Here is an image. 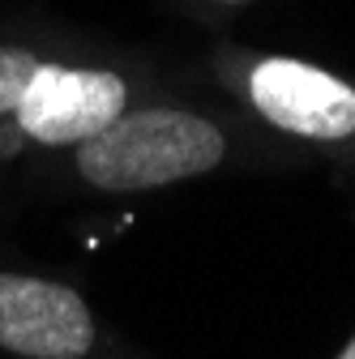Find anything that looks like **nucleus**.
Listing matches in <instances>:
<instances>
[{"instance_id": "nucleus-1", "label": "nucleus", "mask_w": 355, "mask_h": 359, "mask_svg": "<svg viewBox=\"0 0 355 359\" xmlns=\"http://www.w3.org/2000/svg\"><path fill=\"white\" fill-rule=\"evenodd\" d=\"M223 150V133L210 120L175 107H146L133 116L120 111L107 128L86 137L77 146V171L107 193H146L218 167Z\"/></svg>"}, {"instance_id": "nucleus-2", "label": "nucleus", "mask_w": 355, "mask_h": 359, "mask_svg": "<svg viewBox=\"0 0 355 359\" xmlns=\"http://www.w3.org/2000/svg\"><path fill=\"white\" fill-rule=\"evenodd\" d=\"M120 111H124V81L116 73L39 60L13 116L26 137L43 146H81L99 128H107Z\"/></svg>"}, {"instance_id": "nucleus-3", "label": "nucleus", "mask_w": 355, "mask_h": 359, "mask_svg": "<svg viewBox=\"0 0 355 359\" xmlns=\"http://www.w3.org/2000/svg\"><path fill=\"white\" fill-rule=\"evenodd\" d=\"M0 346L26 359H81L95 346V317L73 287L0 274Z\"/></svg>"}, {"instance_id": "nucleus-4", "label": "nucleus", "mask_w": 355, "mask_h": 359, "mask_svg": "<svg viewBox=\"0 0 355 359\" xmlns=\"http://www.w3.org/2000/svg\"><path fill=\"white\" fill-rule=\"evenodd\" d=\"M248 95L270 124L300 137L342 142L355 133V90L313 65L265 60L253 69Z\"/></svg>"}, {"instance_id": "nucleus-5", "label": "nucleus", "mask_w": 355, "mask_h": 359, "mask_svg": "<svg viewBox=\"0 0 355 359\" xmlns=\"http://www.w3.org/2000/svg\"><path fill=\"white\" fill-rule=\"evenodd\" d=\"M39 69V56L34 52H22V48H0V116L18 111L26 86Z\"/></svg>"}, {"instance_id": "nucleus-6", "label": "nucleus", "mask_w": 355, "mask_h": 359, "mask_svg": "<svg viewBox=\"0 0 355 359\" xmlns=\"http://www.w3.org/2000/svg\"><path fill=\"white\" fill-rule=\"evenodd\" d=\"M338 359H355V338H351V342H347V351H342V355H338Z\"/></svg>"}]
</instances>
